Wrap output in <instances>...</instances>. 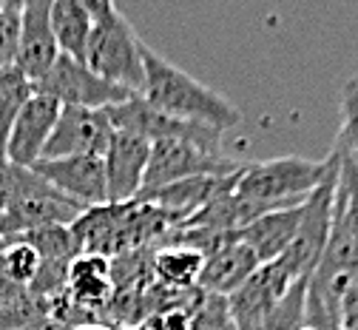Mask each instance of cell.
I'll list each match as a JSON object with an SVG mask.
<instances>
[{"label": "cell", "mask_w": 358, "mask_h": 330, "mask_svg": "<svg viewBox=\"0 0 358 330\" xmlns=\"http://www.w3.org/2000/svg\"><path fill=\"white\" fill-rule=\"evenodd\" d=\"M83 211L88 208L60 194L55 185H49L31 168H17L12 200L6 211L0 214V237L12 242L23 237V233L46 228V225H71L80 219Z\"/></svg>", "instance_id": "4"}, {"label": "cell", "mask_w": 358, "mask_h": 330, "mask_svg": "<svg viewBox=\"0 0 358 330\" xmlns=\"http://www.w3.org/2000/svg\"><path fill=\"white\" fill-rule=\"evenodd\" d=\"M296 282L299 279H293L279 259L259 265L245 285L228 296L236 330H264L271 310L285 299V294Z\"/></svg>", "instance_id": "8"}, {"label": "cell", "mask_w": 358, "mask_h": 330, "mask_svg": "<svg viewBox=\"0 0 358 330\" xmlns=\"http://www.w3.org/2000/svg\"><path fill=\"white\" fill-rule=\"evenodd\" d=\"M20 291H23V288H17L15 282H12V279L3 273V265H0V305H3L6 299H12V296H17Z\"/></svg>", "instance_id": "28"}, {"label": "cell", "mask_w": 358, "mask_h": 330, "mask_svg": "<svg viewBox=\"0 0 358 330\" xmlns=\"http://www.w3.org/2000/svg\"><path fill=\"white\" fill-rule=\"evenodd\" d=\"M34 91L37 85L17 66L0 71V160H6V139H9L12 123Z\"/></svg>", "instance_id": "18"}, {"label": "cell", "mask_w": 358, "mask_h": 330, "mask_svg": "<svg viewBox=\"0 0 358 330\" xmlns=\"http://www.w3.org/2000/svg\"><path fill=\"white\" fill-rule=\"evenodd\" d=\"M336 146L347 151L358 165V77H352L341 91V128Z\"/></svg>", "instance_id": "24"}, {"label": "cell", "mask_w": 358, "mask_h": 330, "mask_svg": "<svg viewBox=\"0 0 358 330\" xmlns=\"http://www.w3.org/2000/svg\"><path fill=\"white\" fill-rule=\"evenodd\" d=\"M143 60H145V85L140 97L151 109L176 120L202 123L219 131H228L242 123V111L231 100H225L219 91L208 88L205 83L173 66L171 60L148 49V46L143 52Z\"/></svg>", "instance_id": "2"}, {"label": "cell", "mask_w": 358, "mask_h": 330, "mask_svg": "<svg viewBox=\"0 0 358 330\" xmlns=\"http://www.w3.org/2000/svg\"><path fill=\"white\" fill-rule=\"evenodd\" d=\"M80 4L92 12L94 18H106V15H111V12H117V6H114V0H80Z\"/></svg>", "instance_id": "27"}, {"label": "cell", "mask_w": 358, "mask_h": 330, "mask_svg": "<svg viewBox=\"0 0 358 330\" xmlns=\"http://www.w3.org/2000/svg\"><path fill=\"white\" fill-rule=\"evenodd\" d=\"M37 91L49 94L60 106H74V109H108V106L125 103L131 97H140V94H131L120 85L103 80L83 60H74L66 55H60L55 60L49 74L37 83Z\"/></svg>", "instance_id": "6"}, {"label": "cell", "mask_w": 358, "mask_h": 330, "mask_svg": "<svg viewBox=\"0 0 358 330\" xmlns=\"http://www.w3.org/2000/svg\"><path fill=\"white\" fill-rule=\"evenodd\" d=\"M15 174H17V165H12L9 160H0V214L6 211V205H9V200H12Z\"/></svg>", "instance_id": "26"}, {"label": "cell", "mask_w": 358, "mask_h": 330, "mask_svg": "<svg viewBox=\"0 0 358 330\" xmlns=\"http://www.w3.org/2000/svg\"><path fill=\"white\" fill-rule=\"evenodd\" d=\"M151 265H154L157 282H162L168 288L188 291V288H196L202 265H205V254H199L196 248H188V245L168 242V245L154 248Z\"/></svg>", "instance_id": "17"}, {"label": "cell", "mask_w": 358, "mask_h": 330, "mask_svg": "<svg viewBox=\"0 0 358 330\" xmlns=\"http://www.w3.org/2000/svg\"><path fill=\"white\" fill-rule=\"evenodd\" d=\"M114 137V125L106 109H74L63 106L57 125L46 143L43 160L57 157H103Z\"/></svg>", "instance_id": "7"}, {"label": "cell", "mask_w": 358, "mask_h": 330, "mask_svg": "<svg viewBox=\"0 0 358 330\" xmlns=\"http://www.w3.org/2000/svg\"><path fill=\"white\" fill-rule=\"evenodd\" d=\"M188 330H236L228 296L202 294L196 308L188 313Z\"/></svg>", "instance_id": "23"}, {"label": "cell", "mask_w": 358, "mask_h": 330, "mask_svg": "<svg viewBox=\"0 0 358 330\" xmlns=\"http://www.w3.org/2000/svg\"><path fill=\"white\" fill-rule=\"evenodd\" d=\"M148 154H151L148 139H143L137 134H128V131H114L111 143L103 154L108 202H131L143 194Z\"/></svg>", "instance_id": "12"}, {"label": "cell", "mask_w": 358, "mask_h": 330, "mask_svg": "<svg viewBox=\"0 0 358 330\" xmlns=\"http://www.w3.org/2000/svg\"><path fill=\"white\" fill-rule=\"evenodd\" d=\"M60 103L52 100L49 94L34 91L29 103L20 109V114L12 123L9 139H6V160L17 168H31L43 160L46 143L57 125L60 117Z\"/></svg>", "instance_id": "9"}, {"label": "cell", "mask_w": 358, "mask_h": 330, "mask_svg": "<svg viewBox=\"0 0 358 330\" xmlns=\"http://www.w3.org/2000/svg\"><path fill=\"white\" fill-rule=\"evenodd\" d=\"M46 316H52V302L34 296L31 291H20L0 305V330H23Z\"/></svg>", "instance_id": "21"}, {"label": "cell", "mask_w": 358, "mask_h": 330, "mask_svg": "<svg viewBox=\"0 0 358 330\" xmlns=\"http://www.w3.org/2000/svg\"><path fill=\"white\" fill-rule=\"evenodd\" d=\"M259 265H262V262L256 259V254L231 233L225 242H219V245L205 256V265H202V273H199L196 288L205 291V294L231 296L236 288H242L245 282L253 276V270H256Z\"/></svg>", "instance_id": "13"}, {"label": "cell", "mask_w": 358, "mask_h": 330, "mask_svg": "<svg viewBox=\"0 0 358 330\" xmlns=\"http://www.w3.org/2000/svg\"><path fill=\"white\" fill-rule=\"evenodd\" d=\"M49 20H52V34H55L60 55L83 60L97 18L88 12L80 0H55Z\"/></svg>", "instance_id": "16"}, {"label": "cell", "mask_w": 358, "mask_h": 330, "mask_svg": "<svg viewBox=\"0 0 358 330\" xmlns=\"http://www.w3.org/2000/svg\"><path fill=\"white\" fill-rule=\"evenodd\" d=\"M20 43V12L0 6V71L15 66Z\"/></svg>", "instance_id": "25"}, {"label": "cell", "mask_w": 358, "mask_h": 330, "mask_svg": "<svg viewBox=\"0 0 358 330\" xmlns=\"http://www.w3.org/2000/svg\"><path fill=\"white\" fill-rule=\"evenodd\" d=\"M236 168L242 165L228 160L222 151H208L196 143H188V139H157V143H151L143 194L191 177H225Z\"/></svg>", "instance_id": "5"}, {"label": "cell", "mask_w": 358, "mask_h": 330, "mask_svg": "<svg viewBox=\"0 0 358 330\" xmlns=\"http://www.w3.org/2000/svg\"><path fill=\"white\" fill-rule=\"evenodd\" d=\"M0 265H3V273L15 282L17 288L29 291V285L34 282V276L40 270V254L29 242L12 240L3 251H0Z\"/></svg>", "instance_id": "22"}, {"label": "cell", "mask_w": 358, "mask_h": 330, "mask_svg": "<svg viewBox=\"0 0 358 330\" xmlns=\"http://www.w3.org/2000/svg\"><path fill=\"white\" fill-rule=\"evenodd\" d=\"M49 185H55L60 194L71 197L83 208H94L108 202V182H106V163L103 157H57L40 160L31 165Z\"/></svg>", "instance_id": "10"}, {"label": "cell", "mask_w": 358, "mask_h": 330, "mask_svg": "<svg viewBox=\"0 0 358 330\" xmlns=\"http://www.w3.org/2000/svg\"><path fill=\"white\" fill-rule=\"evenodd\" d=\"M52 4L55 0H29L20 9V43L15 66L37 85L49 74L55 60L60 57V49L52 34Z\"/></svg>", "instance_id": "11"}, {"label": "cell", "mask_w": 358, "mask_h": 330, "mask_svg": "<svg viewBox=\"0 0 358 330\" xmlns=\"http://www.w3.org/2000/svg\"><path fill=\"white\" fill-rule=\"evenodd\" d=\"M3 4H6V0H0V6H3Z\"/></svg>", "instance_id": "31"}, {"label": "cell", "mask_w": 358, "mask_h": 330, "mask_svg": "<svg viewBox=\"0 0 358 330\" xmlns=\"http://www.w3.org/2000/svg\"><path fill=\"white\" fill-rule=\"evenodd\" d=\"M301 214H304V205H293V208H279V211H271V214H262L253 222H248L245 228H239L234 237L239 242H245L256 254V259L262 265L273 262L293 242L296 231H299V222H301Z\"/></svg>", "instance_id": "15"}, {"label": "cell", "mask_w": 358, "mask_h": 330, "mask_svg": "<svg viewBox=\"0 0 358 330\" xmlns=\"http://www.w3.org/2000/svg\"><path fill=\"white\" fill-rule=\"evenodd\" d=\"M71 330H114V327H108L103 322H83V324H74Z\"/></svg>", "instance_id": "29"}, {"label": "cell", "mask_w": 358, "mask_h": 330, "mask_svg": "<svg viewBox=\"0 0 358 330\" xmlns=\"http://www.w3.org/2000/svg\"><path fill=\"white\" fill-rule=\"evenodd\" d=\"M336 157H338V182H336V211L341 214L347 231L358 242V165L355 160L341 151L338 146H333Z\"/></svg>", "instance_id": "19"}, {"label": "cell", "mask_w": 358, "mask_h": 330, "mask_svg": "<svg viewBox=\"0 0 358 330\" xmlns=\"http://www.w3.org/2000/svg\"><path fill=\"white\" fill-rule=\"evenodd\" d=\"M143 52H145V43L137 34V29L128 23L122 12H111L94 20L83 63L103 80L131 94H143V85H145Z\"/></svg>", "instance_id": "3"}, {"label": "cell", "mask_w": 358, "mask_h": 330, "mask_svg": "<svg viewBox=\"0 0 358 330\" xmlns=\"http://www.w3.org/2000/svg\"><path fill=\"white\" fill-rule=\"evenodd\" d=\"M111 259L100 254H77L69 268V285L66 296L80 310L92 313L94 319L103 316L108 299H111Z\"/></svg>", "instance_id": "14"}, {"label": "cell", "mask_w": 358, "mask_h": 330, "mask_svg": "<svg viewBox=\"0 0 358 330\" xmlns=\"http://www.w3.org/2000/svg\"><path fill=\"white\" fill-rule=\"evenodd\" d=\"M6 245H9V242H6V240H3V237H0V251H3V248H6Z\"/></svg>", "instance_id": "30"}, {"label": "cell", "mask_w": 358, "mask_h": 330, "mask_svg": "<svg viewBox=\"0 0 358 330\" xmlns=\"http://www.w3.org/2000/svg\"><path fill=\"white\" fill-rule=\"evenodd\" d=\"M327 174V160L276 157L242 165L234 185V219L236 231L262 214L304 205ZM234 231V233H236Z\"/></svg>", "instance_id": "1"}, {"label": "cell", "mask_w": 358, "mask_h": 330, "mask_svg": "<svg viewBox=\"0 0 358 330\" xmlns=\"http://www.w3.org/2000/svg\"><path fill=\"white\" fill-rule=\"evenodd\" d=\"M17 240L29 242L40 254V262H66V259L77 256L69 225H46V228L23 233V237H17Z\"/></svg>", "instance_id": "20"}]
</instances>
